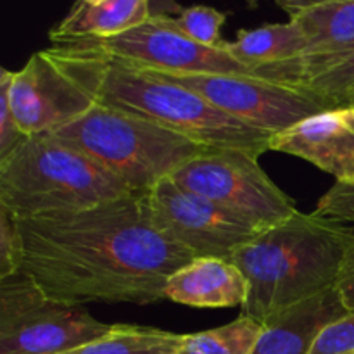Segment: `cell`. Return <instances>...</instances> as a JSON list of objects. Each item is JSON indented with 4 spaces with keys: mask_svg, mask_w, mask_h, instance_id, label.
I'll return each instance as SVG.
<instances>
[{
    "mask_svg": "<svg viewBox=\"0 0 354 354\" xmlns=\"http://www.w3.org/2000/svg\"><path fill=\"white\" fill-rule=\"evenodd\" d=\"M16 221L21 272L48 297L75 306L158 303L169 277L196 259L156 228L145 194Z\"/></svg>",
    "mask_w": 354,
    "mask_h": 354,
    "instance_id": "cell-1",
    "label": "cell"
},
{
    "mask_svg": "<svg viewBox=\"0 0 354 354\" xmlns=\"http://www.w3.org/2000/svg\"><path fill=\"white\" fill-rule=\"evenodd\" d=\"M354 227L315 213H294L259 230L232 261L249 282L242 315L266 325L283 311L335 289Z\"/></svg>",
    "mask_w": 354,
    "mask_h": 354,
    "instance_id": "cell-2",
    "label": "cell"
},
{
    "mask_svg": "<svg viewBox=\"0 0 354 354\" xmlns=\"http://www.w3.org/2000/svg\"><path fill=\"white\" fill-rule=\"evenodd\" d=\"M131 194L100 162L50 133L26 137L0 159V206L17 220L88 209Z\"/></svg>",
    "mask_w": 354,
    "mask_h": 354,
    "instance_id": "cell-3",
    "label": "cell"
},
{
    "mask_svg": "<svg viewBox=\"0 0 354 354\" xmlns=\"http://www.w3.org/2000/svg\"><path fill=\"white\" fill-rule=\"evenodd\" d=\"M50 135L95 159L135 194H147L190 159L209 151L161 124L100 102Z\"/></svg>",
    "mask_w": 354,
    "mask_h": 354,
    "instance_id": "cell-4",
    "label": "cell"
},
{
    "mask_svg": "<svg viewBox=\"0 0 354 354\" xmlns=\"http://www.w3.org/2000/svg\"><path fill=\"white\" fill-rule=\"evenodd\" d=\"M100 104L161 124L211 151H244L258 158L270 151L272 133L228 116L185 86L116 59H111Z\"/></svg>",
    "mask_w": 354,
    "mask_h": 354,
    "instance_id": "cell-5",
    "label": "cell"
},
{
    "mask_svg": "<svg viewBox=\"0 0 354 354\" xmlns=\"http://www.w3.org/2000/svg\"><path fill=\"white\" fill-rule=\"evenodd\" d=\"M111 59L80 45H52L12 73L9 100L26 137L55 133L99 106Z\"/></svg>",
    "mask_w": 354,
    "mask_h": 354,
    "instance_id": "cell-6",
    "label": "cell"
},
{
    "mask_svg": "<svg viewBox=\"0 0 354 354\" xmlns=\"http://www.w3.org/2000/svg\"><path fill=\"white\" fill-rule=\"evenodd\" d=\"M111 328L85 306L48 297L23 272L0 279V354H64Z\"/></svg>",
    "mask_w": 354,
    "mask_h": 354,
    "instance_id": "cell-7",
    "label": "cell"
},
{
    "mask_svg": "<svg viewBox=\"0 0 354 354\" xmlns=\"http://www.w3.org/2000/svg\"><path fill=\"white\" fill-rule=\"evenodd\" d=\"M178 185L206 197L254 230H265L297 213L290 199L244 151H206L171 176Z\"/></svg>",
    "mask_w": 354,
    "mask_h": 354,
    "instance_id": "cell-8",
    "label": "cell"
},
{
    "mask_svg": "<svg viewBox=\"0 0 354 354\" xmlns=\"http://www.w3.org/2000/svg\"><path fill=\"white\" fill-rule=\"evenodd\" d=\"M135 68V66H133ZM140 69L159 80L176 83L227 113L266 133H279L297 121L328 109L306 92L283 83L235 73H175Z\"/></svg>",
    "mask_w": 354,
    "mask_h": 354,
    "instance_id": "cell-9",
    "label": "cell"
},
{
    "mask_svg": "<svg viewBox=\"0 0 354 354\" xmlns=\"http://www.w3.org/2000/svg\"><path fill=\"white\" fill-rule=\"evenodd\" d=\"M152 223L194 258L230 259L258 230L169 176L145 194Z\"/></svg>",
    "mask_w": 354,
    "mask_h": 354,
    "instance_id": "cell-10",
    "label": "cell"
},
{
    "mask_svg": "<svg viewBox=\"0 0 354 354\" xmlns=\"http://www.w3.org/2000/svg\"><path fill=\"white\" fill-rule=\"evenodd\" d=\"M69 45L93 48L111 59L142 69L249 75L248 69L239 64L225 48L204 47L185 37L168 14H152L145 23L116 37Z\"/></svg>",
    "mask_w": 354,
    "mask_h": 354,
    "instance_id": "cell-11",
    "label": "cell"
},
{
    "mask_svg": "<svg viewBox=\"0 0 354 354\" xmlns=\"http://www.w3.org/2000/svg\"><path fill=\"white\" fill-rule=\"evenodd\" d=\"M306 37L303 55L252 69L249 75L275 82L299 69L315 68L354 52V0H286L277 2Z\"/></svg>",
    "mask_w": 354,
    "mask_h": 354,
    "instance_id": "cell-12",
    "label": "cell"
},
{
    "mask_svg": "<svg viewBox=\"0 0 354 354\" xmlns=\"http://www.w3.org/2000/svg\"><path fill=\"white\" fill-rule=\"evenodd\" d=\"M270 151L296 156L354 187V107H332L273 133Z\"/></svg>",
    "mask_w": 354,
    "mask_h": 354,
    "instance_id": "cell-13",
    "label": "cell"
},
{
    "mask_svg": "<svg viewBox=\"0 0 354 354\" xmlns=\"http://www.w3.org/2000/svg\"><path fill=\"white\" fill-rule=\"evenodd\" d=\"M165 296L199 310L242 308L249 296V282L230 259L196 258L169 277Z\"/></svg>",
    "mask_w": 354,
    "mask_h": 354,
    "instance_id": "cell-14",
    "label": "cell"
},
{
    "mask_svg": "<svg viewBox=\"0 0 354 354\" xmlns=\"http://www.w3.org/2000/svg\"><path fill=\"white\" fill-rule=\"evenodd\" d=\"M346 313L337 290L318 294L270 320L252 354H308L317 335Z\"/></svg>",
    "mask_w": 354,
    "mask_h": 354,
    "instance_id": "cell-15",
    "label": "cell"
},
{
    "mask_svg": "<svg viewBox=\"0 0 354 354\" xmlns=\"http://www.w3.org/2000/svg\"><path fill=\"white\" fill-rule=\"evenodd\" d=\"M147 0H80L50 31L52 45H69L124 33L152 16Z\"/></svg>",
    "mask_w": 354,
    "mask_h": 354,
    "instance_id": "cell-16",
    "label": "cell"
},
{
    "mask_svg": "<svg viewBox=\"0 0 354 354\" xmlns=\"http://www.w3.org/2000/svg\"><path fill=\"white\" fill-rule=\"evenodd\" d=\"M225 50L244 66L252 69L290 61L306 50V37L292 21L263 24L254 30H241L234 41L225 44Z\"/></svg>",
    "mask_w": 354,
    "mask_h": 354,
    "instance_id": "cell-17",
    "label": "cell"
},
{
    "mask_svg": "<svg viewBox=\"0 0 354 354\" xmlns=\"http://www.w3.org/2000/svg\"><path fill=\"white\" fill-rule=\"evenodd\" d=\"M275 82L306 92L328 109L354 107V52L315 68L283 75Z\"/></svg>",
    "mask_w": 354,
    "mask_h": 354,
    "instance_id": "cell-18",
    "label": "cell"
},
{
    "mask_svg": "<svg viewBox=\"0 0 354 354\" xmlns=\"http://www.w3.org/2000/svg\"><path fill=\"white\" fill-rule=\"evenodd\" d=\"M182 334L145 325L116 324L102 337L64 354H178Z\"/></svg>",
    "mask_w": 354,
    "mask_h": 354,
    "instance_id": "cell-19",
    "label": "cell"
},
{
    "mask_svg": "<svg viewBox=\"0 0 354 354\" xmlns=\"http://www.w3.org/2000/svg\"><path fill=\"white\" fill-rule=\"evenodd\" d=\"M265 325L248 315L211 330L182 334L178 354H252Z\"/></svg>",
    "mask_w": 354,
    "mask_h": 354,
    "instance_id": "cell-20",
    "label": "cell"
},
{
    "mask_svg": "<svg viewBox=\"0 0 354 354\" xmlns=\"http://www.w3.org/2000/svg\"><path fill=\"white\" fill-rule=\"evenodd\" d=\"M227 14L207 6H192L180 9L178 16L173 17L175 26L185 37L197 44L209 48H225L227 41L221 40V28H223Z\"/></svg>",
    "mask_w": 354,
    "mask_h": 354,
    "instance_id": "cell-21",
    "label": "cell"
},
{
    "mask_svg": "<svg viewBox=\"0 0 354 354\" xmlns=\"http://www.w3.org/2000/svg\"><path fill=\"white\" fill-rule=\"evenodd\" d=\"M23 268V242L17 221L0 206V279L14 275Z\"/></svg>",
    "mask_w": 354,
    "mask_h": 354,
    "instance_id": "cell-22",
    "label": "cell"
},
{
    "mask_svg": "<svg viewBox=\"0 0 354 354\" xmlns=\"http://www.w3.org/2000/svg\"><path fill=\"white\" fill-rule=\"evenodd\" d=\"M354 353V311L328 324L315 339L308 354H353Z\"/></svg>",
    "mask_w": 354,
    "mask_h": 354,
    "instance_id": "cell-23",
    "label": "cell"
},
{
    "mask_svg": "<svg viewBox=\"0 0 354 354\" xmlns=\"http://www.w3.org/2000/svg\"><path fill=\"white\" fill-rule=\"evenodd\" d=\"M12 73L7 68H0V159L6 158L26 138L10 107L9 86Z\"/></svg>",
    "mask_w": 354,
    "mask_h": 354,
    "instance_id": "cell-24",
    "label": "cell"
},
{
    "mask_svg": "<svg viewBox=\"0 0 354 354\" xmlns=\"http://www.w3.org/2000/svg\"><path fill=\"white\" fill-rule=\"evenodd\" d=\"M313 213L341 223L354 225V187L334 183V187L318 201Z\"/></svg>",
    "mask_w": 354,
    "mask_h": 354,
    "instance_id": "cell-25",
    "label": "cell"
},
{
    "mask_svg": "<svg viewBox=\"0 0 354 354\" xmlns=\"http://www.w3.org/2000/svg\"><path fill=\"white\" fill-rule=\"evenodd\" d=\"M339 297H341L342 306L348 311H354V242L349 249V254L346 258L344 268L335 286Z\"/></svg>",
    "mask_w": 354,
    "mask_h": 354,
    "instance_id": "cell-26",
    "label": "cell"
},
{
    "mask_svg": "<svg viewBox=\"0 0 354 354\" xmlns=\"http://www.w3.org/2000/svg\"><path fill=\"white\" fill-rule=\"evenodd\" d=\"M353 354H354V353H353Z\"/></svg>",
    "mask_w": 354,
    "mask_h": 354,
    "instance_id": "cell-27",
    "label": "cell"
}]
</instances>
